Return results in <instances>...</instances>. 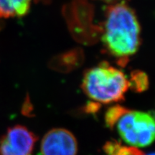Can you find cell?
I'll return each mask as SVG.
<instances>
[{"label":"cell","instance_id":"6","mask_svg":"<svg viewBox=\"0 0 155 155\" xmlns=\"http://www.w3.org/2000/svg\"><path fill=\"white\" fill-rule=\"evenodd\" d=\"M32 0H0V17H21L30 10Z\"/></svg>","mask_w":155,"mask_h":155},{"label":"cell","instance_id":"7","mask_svg":"<svg viewBox=\"0 0 155 155\" xmlns=\"http://www.w3.org/2000/svg\"><path fill=\"white\" fill-rule=\"evenodd\" d=\"M106 155H140L141 151L136 147L123 146L117 141H109L104 147Z\"/></svg>","mask_w":155,"mask_h":155},{"label":"cell","instance_id":"5","mask_svg":"<svg viewBox=\"0 0 155 155\" xmlns=\"http://www.w3.org/2000/svg\"><path fill=\"white\" fill-rule=\"evenodd\" d=\"M78 143L72 133L65 129H53L42 139L40 155H76Z\"/></svg>","mask_w":155,"mask_h":155},{"label":"cell","instance_id":"3","mask_svg":"<svg viewBox=\"0 0 155 155\" xmlns=\"http://www.w3.org/2000/svg\"><path fill=\"white\" fill-rule=\"evenodd\" d=\"M130 81L121 70L103 63L86 71L82 88L87 96L98 104H112L124 99Z\"/></svg>","mask_w":155,"mask_h":155},{"label":"cell","instance_id":"1","mask_svg":"<svg viewBox=\"0 0 155 155\" xmlns=\"http://www.w3.org/2000/svg\"><path fill=\"white\" fill-rule=\"evenodd\" d=\"M140 25L135 12L123 2L108 7L102 41L108 53L121 63H127L140 44Z\"/></svg>","mask_w":155,"mask_h":155},{"label":"cell","instance_id":"8","mask_svg":"<svg viewBox=\"0 0 155 155\" xmlns=\"http://www.w3.org/2000/svg\"><path fill=\"white\" fill-rule=\"evenodd\" d=\"M131 81H132V84L130 85V87L131 86H134V88L139 91H144L147 87V79L143 74L137 75V78Z\"/></svg>","mask_w":155,"mask_h":155},{"label":"cell","instance_id":"10","mask_svg":"<svg viewBox=\"0 0 155 155\" xmlns=\"http://www.w3.org/2000/svg\"><path fill=\"white\" fill-rule=\"evenodd\" d=\"M102 1L108 2H119L120 0H102Z\"/></svg>","mask_w":155,"mask_h":155},{"label":"cell","instance_id":"2","mask_svg":"<svg viewBox=\"0 0 155 155\" xmlns=\"http://www.w3.org/2000/svg\"><path fill=\"white\" fill-rule=\"evenodd\" d=\"M105 121L106 126L115 129L122 140L130 147H145L154 141V119L149 113L116 106L106 112Z\"/></svg>","mask_w":155,"mask_h":155},{"label":"cell","instance_id":"9","mask_svg":"<svg viewBox=\"0 0 155 155\" xmlns=\"http://www.w3.org/2000/svg\"><path fill=\"white\" fill-rule=\"evenodd\" d=\"M140 155H154V154L153 152H151V153H144V152H141V154Z\"/></svg>","mask_w":155,"mask_h":155},{"label":"cell","instance_id":"4","mask_svg":"<svg viewBox=\"0 0 155 155\" xmlns=\"http://www.w3.org/2000/svg\"><path fill=\"white\" fill-rule=\"evenodd\" d=\"M37 139L24 126L10 127L0 139V155H32Z\"/></svg>","mask_w":155,"mask_h":155}]
</instances>
